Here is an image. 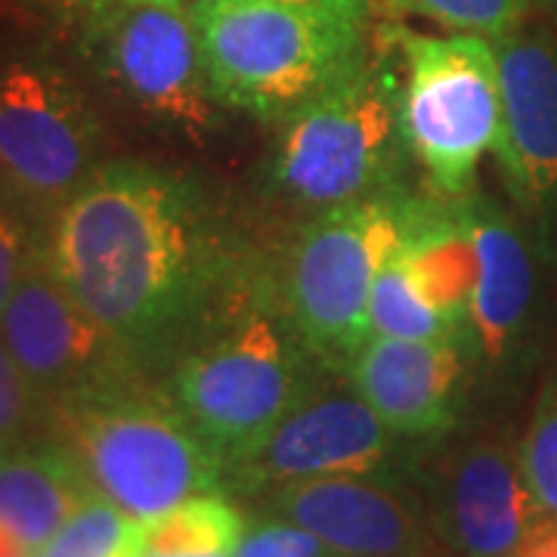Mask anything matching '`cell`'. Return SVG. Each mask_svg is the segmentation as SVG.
<instances>
[{
	"label": "cell",
	"instance_id": "23",
	"mask_svg": "<svg viewBox=\"0 0 557 557\" xmlns=\"http://www.w3.org/2000/svg\"><path fill=\"white\" fill-rule=\"evenodd\" d=\"M47 416L50 406L28 384L0 341V446L38 440L40 428H47Z\"/></svg>",
	"mask_w": 557,
	"mask_h": 557
},
{
	"label": "cell",
	"instance_id": "22",
	"mask_svg": "<svg viewBox=\"0 0 557 557\" xmlns=\"http://www.w3.org/2000/svg\"><path fill=\"white\" fill-rule=\"evenodd\" d=\"M520 458L542 511L557 518V387L539 399L527 437L520 440Z\"/></svg>",
	"mask_w": 557,
	"mask_h": 557
},
{
	"label": "cell",
	"instance_id": "15",
	"mask_svg": "<svg viewBox=\"0 0 557 557\" xmlns=\"http://www.w3.org/2000/svg\"><path fill=\"white\" fill-rule=\"evenodd\" d=\"M471 354L458 341L372 338L362 344L347 379L375 416L409 443H434L456 431Z\"/></svg>",
	"mask_w": 557,
	"mask_h": 557
},
{
	"label": "cell",
	"instance_id": "9",
	"mask_svg": "<svg viewBox=\"0 0 557 557\" xmlns=\"http://www.w3.org/2000/svg\"><path fill=\"white\" fill-rule=\"evenodd\" d=\"M81 22V50L121 100L186 134L214 124L199 28L189 3H127Z\"/></svg>",
	"mask_w": 557,
	"mask_h": 557
},
{
	"label": "cell",
	"instance_id": "21",
	"mask_svg": "<svg viewBox=\"0 0 557 557\" xmlns=\"http://www.w3.org/2000/svg\"><path fill=\"white\" fill-rule=\"evenodd\" d=\"M394 16H418L449 32L502 38L515 32L539 0H379Z\"/></svg>",
	"mask_w": 557,
	"mask_h": 557
},
{
	"label": "cell",
	"instance_id": "28",
	"mask_svg": "<svg viewBox=\"0 0 557 557\" xmlns=\"http://www.w3.org/2000/svg\"><path fill=\"white\" fill-rule=\"evenodd\" d=\"M288 3H335V7H359V10H369V0H288Z\"/></svg>",
	"mask_w": 557,
	"mask_h": 557
},
{
	"label": "cell",
	"instance_id": "30",
	"mask_svg": "<svg viewBox=\"0 0 557 557\" xmlns=\"http://www.w3.org/2000/svg\"><path fill=\"white\" fill-rule=\"evenodd\" d=\"M545 3H548V7L555 10V16H557V0H545Z\"/></svg>",
	"mask_w": 557,
	"mask_h": 557
},
{
	"label": "cell",
	"instance_id": "11",
	"mask_svg": "<svg viewBox=\"0 0 557 557\" xmlns=\"http://www.w3.org/2000/svg\"><path fill=\"white\" fill-rule=\"evenodd\" d=\"M493 44L502 75V183L533 239L557 255V38L518 25Z\"/></svg>",
	"mask_w": 557,
	"mask_h": 557
},
{
	"label": "cell",
	"instance_id": "7",
	"mask_svg": "<svg viewBox=\"0 0 557 557\" xmlns=\"http://www.w3.org/2000/svg\"><path fill=\"white\" fill-rule=\"evenodd\" d=\"M397 242L399 226L387 193L319 211L300 230L288 255L282 310L322 369L347 375L362 344L372 338V285Z\"/></svg>",
	"mask_w": 557,
	"mask_h": 557
},
{
	"label": "cell",
	"instance_id": "5",
	"mask_svg": "<svg viewBox=\"0 0 557 557\" xmlns=\"http://www.w3.org/2000/svg\"><path fill=\"white\" fill-rule=\"evenodd\" d=\"M399 109L403 84L391 65L362 60L282 119L270 189L317 214L394 189L391 177L406 152Z\"/></svg>",
	"mask_w": 557,
	"mask_h": 557
},
{
	"label": "cell",
	"instance_id": "1",
	"mask_svg": "<svg viewBox=\"0 0 557 557\" xmlns=\"http://www.w3.org/2000/svg\"><path fill=\"white\" fill-rule=\"evenodd\" d=\"M47 260L134 359L196 344L226 317L239 282V255L208 189L137 161L102 164L62 205Z\"/></svg>",
	"mask_w": 557,
	"mask_h": 557
},
{
	"label": "cell",
	"instance_id": "3",
	"mask_svg": "<svg viewBox=\"0 0 557 557\" xmlns=\"http://www.w3.org/2000/svg\"><path fill=\"white\" fill-rule=\"evenodd\" d=\"M47 431L87 486L134 520H152L186 498L226 490L223 458L199 437L164 391L121 375L50 406Z\"/></svg>",
	"mask_w": 557,
	"mask_h": 557
},
{
	"label": "cell",
	"instance_id": "16",
	"mask_svg": "<svg viewBox=\"0 0 557 557\" xmlns=\"http://www.w3.org/2000/svg\"><path fill=\"white\" fill-rule=\"evenodd\" d=\"M478 251V282L468 317L471 362L505 366L523 341L536 300V263L530 239L490 196H461Z\"/></svg>",
	"mask_w": 557,
	"mask_h": 557
},
{
	"label": "cell",
	"instance_id": "8",
	"mask_svg": "<svg viewBox=\"0 0 557 557\" xmlns=\"http://www.w3.org/2000/svg\"><path fill=\"white\" fill-rule=\"evenodd\" d=\"M100 121L60 65H0V183L22 208L57 214L97 171Z\"/></svg>",
	"mask_w": 557,
	"mask_h": 557
},
{
	"label": "cell",
	"instance_id": "25",
	"mask_svg": "<svg viewBox=\"0 0 557 557\" xmlns=\"http://www.w3.org/2000/svg\"><path fill=\"white\" fill-rule=\"evenodd\" d=\"M40 251L44 248L35 242L25 214L10 205H0V313L13 298L22 276L40 258Z\"/></svg>",
	"mask_w": 557,
	"mask_h": 557
},
{
	"label": "cell",
	"instance_id": "26",
	"mask_svg": "<svg viewBox=\"0 0 557 557\" xmlns=\"http://www.w3.org/2000/svg\"><path fill=\"white\" fill-rule=\"evenodd\" d=\"M65 13H72L75 20H84L90 13H100L109 7H127V3H189V0H53Z\"/></svg>",
	"mask_w": 557,
	"mask_h": 557
},
{
	"label": "cell",
	"instance_id": "27",
	"mask_svg": "<svg viewBox=\"0 0 557 557\" xmlns=\"http://www.w3.org/2000/svg\"><path fill=\"white\" fill-rule=\"evenodd\" d=\"M0 557H35L25 545H20L16 539L10 536V533H3L0 530Z\"/></svg>",
	"mask_w": 557,
	"mask_h": 557
},
{
	"label": "cell",
	"instance_id": "13",
	"mask_svg": "<svg viewBox=\"0 0 557 557\" xmlns=\"http://www.w3.org/2000/svg\"><path fill=\"white\" fill-rule=\"evenodd\" d=\"M0 341L47 406L127 375L134 357L69 295L47 248L0 313Z\"/></svg>",
	"mask_w": 557,
	"mask_h": 557
},
{
	"label": "cell",
	"instance_id": "14",
	"mask_svg": "<svg viewBox=\"0 0 557 557\" xmlns=\"http://www.w3.org/2000/svg\"><path fill=\"white\" fill-rule=\"evenodd\" d=\"M267 515L295 520L347 557H446L421 496L387 474L288 483L267 493Z\"/></svg>",
	"mask_w": 557,
	"mask_h": 557
},
{
	"label": "cell",
	"instance_id": "10",
	"mask_svg": "<svg viewBox=\"0 0 557 557\" xmlns=\"http://www.w3.org/2000/svg\"><path fill=\"white\" fill-rule=\"evenodd\" d=\"M421 502L446 557H511L548 520L520 446L502 437L440 446L421 465Z\"/></svg>",
	"mask_w": 557,
	"mask_h": 557
},
{
	"label": "cell",
	"instance_id": "24",
	"mask_svg": "<svg viewBox=\"0 0 557 557\" xmlns=\"http://www.w3.org/2000/svg\"><path fill=\"white\" fill-rule=\"evenodd\" d=\"M233 557H347L295 520L267 515L248 523Z\"/></svg>",
	"mask_w": 557,
	"mask_h": 557
},
{
	"label": "cell",
	"instance_id": "29",
	"mask_svg": "<svg viewBox=\"0 0 557 557\" xmlns=\"http://www.w3.org/2000/svg\"><path fill=\"white\" fill-rule=\"evenodd\" d=\"M139 557H233V555H139Z\"/></svg>",
	"mask_w": 557,
	"mask_h": 557
},
{
	"label": "cell",
	"instance_id": "19",
	"mask_svg": "<svg viewBox=\"0 0 557 557\" xmlns=\"http://www.w3.org/2000/svg\"><path fill=\"white\" fill-rule=\"evenodd\" d=\"M369 329H372V335H381V338L458 341V344H465L456 325L421 295L416 278L399 258V242L397 248L384 258L375 285H372Z\"/></svg>",
	"mask_w": 557,
	"mask_h": 557
},
{
	"label": "cell",
	"instance_id": "17",
	"mask_svg": "<svg viewBox=\"0 0 557 557\" xmlns=\"http://www.w3.org/2000/svg\"><path fill=\"white\" fill-rule=\"evenodd\" d=\"M94 490L53 440L0 446V530L32 555L53 539Z\"/></svg>",
	"mask_w": 557,
	"mask_h": 557
},
{
	"label": "cell",
	"instance_id": "20",
	"mask_svg": "<svg viewBox=\"0 0 557 557\" xmlns=\"http://www.w3.org/2000/svg\"><path fill=\"white\" fill-rule=\"evenodd\" d=\"M139 520L100 493L81 502L72 518L35 557H139Z\"/></svg>",
	"mask_w": 557,
	"mask_h": 557
},
{
	"label": "cell",
	"instance_id": "4",
	"mask_svg": "<svg viewBox=\"0 0 557 557\" xmlns=\"http://www.w3.org/2000/svg\"><path fill=\"white\" fill-rule=\"evenodd\" d=\"M319 369L285 310L236 307L183 350L164 394L230 471L317 394Z\"/></svg>",
	"mask_w": 557,
	"mask_h": 557
},
{
	"label": "cell",
	"instance_id": "2",
	"mask_svg": "<svg viewBox=\"0 0 557 557\" xmlns=\"http://www.w3.org/2000/svg\"><path fill=\"white\" fill-rule=\"evenodd\" d=\"M211 97L223 109L282 121L319 97L362 53L369 10L288 0H189Z\"/></svg>",
	"mask_w": 557,
	"mask_h": 557
},
{
	"label": "cell",
	"instance_id": "12",
	"mask_svg": "<svg viewBox=\"0 0 557 557\" xmlns=\"http://www.w3.org/2000/svg\"><path fill=\"white\" fill-rule=\"evenodd\" d=\"M403 443L409 440L397 437L357 391L319 387L278 421L255 453L226 471V486L267 496L304 480L387 474Z\"/></svg>",
	"mask_w": 557,
	"mask_h": 557
},
{
	"label": "cell",
	"instance_id": "6",
	"mask_svg": "<svg viewBox=\"0 0 557 557\" xmlns=\"http://www.w3.org/2000/svg\"><path fill=\"white\" fill-rule=\"evenodd\" d=\"M403 53V139L431 193L461 199L474 189L480 161L502 134V75L496 44L483 35H416L387 28Z\"/></svg>",
	"mask_w": 557,
	"mask_h": 557
},
{
	"label": "cell",
	"instance_id": "18",
	"mask_svg": "<svg viewBox=\"0 0 557 557\" xmlns=\"http://www.w3.org/2000/svg\"><path fill=\"white\" fill-rule=\"evenodd\" d=\"M248 530L239 508L218 493L180 502L177 508L139 523L143 555H233Z\"/></svg>",
	"mask_w": 557,
	"mask_h": 557
}]
</instances>
